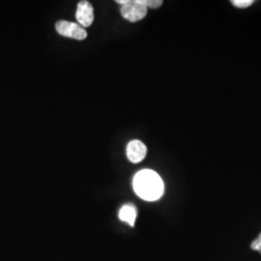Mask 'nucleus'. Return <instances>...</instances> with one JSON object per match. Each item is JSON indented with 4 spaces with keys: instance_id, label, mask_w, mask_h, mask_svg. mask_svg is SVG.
Returning a JSON list of instances; mask_svg holds the SVG:
<instances>
[{
    "instance_id": "3",
    "label": "nucleus",
    "mask_w": 261,
    "mask_h": 261,
    "mask_svg": "<svg viewBox=\"0 0 261 261\" xmlns=\"http://www.w3.org/2000/svg\"><path fill=\"white\" fill-rule=\"evenodd\" d=\"M56 31L64 37L72 38L82 41L87 36L85 29L82 25L72 21L59 20L56 22Z\"/></svg>"
},
{
    "instance_id": "1",
    "label": "nucleus",
    "mask_w": 261,
    "mask_h": 261,
    "mask_svg": "<svg viewBox=\"0 0 261 261\" xmlns=\"http://www.w3.org/2000/svg\"><path fill=\"white\" fill-rule=\"evenodd\" d=\"M134 189L140 198L154 201L163 196L164 183L158 173L150 169H143L134 178Z\"/></svg>"
},
{
    "instance_id": "7",
    "label": "nucleus",
    "mask_w": 261,
    "mask_h": 261,
    "mask_svg": "<svg viewBox=\"0 0 261 261\" xmlns=\"http://www.w3.org/2000/svg\"><path fill=\"white\" fill-rule=\"evenodd\" d=\"M142 3L147 8L156 9V8H159V7L162 6L163 1L162 0H142Z\"/></svg>"
},
{
    "instance_id": "6",
    "label": "nucleus",
    "mask_w": 261,
    "mask_h": 261,
    "mask_svg": "<svg viewBox=\"0 0 261 261\" xmlns=\"http://www.w3.org/2000/svg\"><path fill=\"white\" fill-rule=\"evenodd\" d=\"M118 216L121 221L128 223L130 226H134L138 216V211H137V208L133 204H126L120 209Z\"/></svg>"
},
{
    "instance_id": "2",
    "label": "nucleus",
    "mask_w": 261,
    "mask_h": 261,
    "mask_svg": "<svg viewBox=\"0 0 261 261\" xmlns=\"http://www.w3.org/2000/svg\"><path fill=\"white\" fill-rule=\"evenodd\" d=\"M121 4V15L124 19L132 22L139 21L145 18L147 14V7L143 5L142 0H117Z\"/></svg>"
},
{
    "instance_id": "8",
    "label": "nucleus",
    "mask_w": 261,
    "mask_h": 261,
    "mask_svg": "<svg viewBox=\"0 0 261 261\" xmlns=\"http://www.w3.org/2000/svg\"><path fill=\"white\" fill-rule=\"evenodd\" d=\"M231 3L233 4L235 7H238V8H247V7H250L253 3L252 0H232Z\"/></svg>"
},
{
    "instance_id": "9",
    "label": "nucleus",
    "mask_w": 261,
    "mask_h": 261,
    "mask_svg": "<svg viewBox=\"0 0 261 261\" xmlns=\"http://www.w3.org/2000/svg\"><path fill=\"white\" fill-rule=\"evenodd\" d=\"M251 248L252 250L257 251L261 253V233L257 236V238L251 244Z\"/></svg>"
},
{
    "instance_id": "4",
    "label": "nucleus",
    "mask_w": 261,
    "mask_h": 261,
    "mask_svg": "<svg viewBox=\"0 0 261 261\" xmlns=\"http://www.w3.org/2000/svg\"><path fill=\"white\" fill-rule=\"evenodd\" d=\"M76 19L83 28H89L94 20L93 6L88 1H81L77 4L75 14Z\"/></svg>"
},
{
    "instance_id": "5",
    "label": "nucleus",
    "mask_w": 261,
    "mask_h": 261,
    "mask_svg": "<svg viewBox=\"0 0 261 261\" xmlns=\"http://www.w3.org/2000/svg\"><path fill=\"white\" fill-rule=\"evenodd\" d=\"M146 154L147 148L140 140H133L127 146V157L132 163H140L145 158Z\"/></svg>"
}]
</instances>
